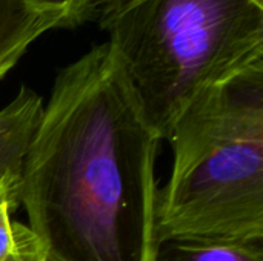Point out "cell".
Instances as JSON below:
<instances>
[{
	"label": "cell",
	"mask_w": 263,
	"mask_h": 261,
	"mask_svg": "<svg viewBox=\"0 0 263 261\" xmlns=\"http://www.w3.org/2000/svg\"><path fill=\"white\" fill-rule=\"evenodd\" d=\"M20 206V174L0 171V261H49L31 228L12 218Z\"/></svg>",
	"instance_id": "8992f818"
},
{
	"label": "cell",
	"mask_w": 263,
	"mask_h": 261,
	"mask_svg": "<svg viewBox=\"0 0 263 261\" xmlns=\"http://www.w3.org/2000/svg\"><path fill=\"white\" fill-rule=\"evenodd\" d=\"M251 2H254V3L259 5V6H263V0H251Z\"/></svg>",
	"instance_id": "30bf717a"
},
{
	"label": "cell",
	"mask_w": 263,
	"mask_h": 261,
	"mask_svg": "<svg viewBox=\"0 0 263 261\" xmlns=\"http://www.w3.org/2000/svg\"><path fill=\"white\" fill-rule=\"evenodd\" d=\"M154 261H263V240L168 238L159 242Z\"/></svg>",
	"instance_id": "52a82bcc"
},
{
	"label": "cell",
	"mask_w": 263,
	"mask_h": 261,
	"mask_svg": "<svg viewBox=\"0 0 263 261\" xmlns=\"http://www.w3.org/2000/svg\"><path fill=\"white\" fill-rule=\"evenodd\" d=\"M59 22L37 11L28 0H0V80L20 62L29 46Z\"/></svg>",
	"instance_id": "5b68a950"
},
{
	"label": "cell",
	"mask_w": 263,
	"mask_h": 261,
	"mask_svg": "<svg viewBox=\"0 0 263 261\" xmlns=\"http://www.w3.org/2000/svg\"><path fill=\"white\" fill-rule=\"evenodd\" d=\"M157 234L263 240V60L199 92L174 122Z\"/></svg>",
	"instance_id": "7a4b0ae2"
},
{
	"label": "cell",
	"mask_w": 263,
	"mask_h": 261,
	"mask_svg": "<svg viewBox=\"0 0 263 261\" xmlns=\"http://www.w3.org/2000/svg\"><path fill=\"white\" fill-rule=\"evenodd\" d=\"M106 0H28L37 11L54 17L59 28H76L96 22Z\"/></svg>",
	"instance_id": "ba28073f"
},
{
	"label": "cell",
	"mask_w": 263,
	"mask_h": 261,
	"mask_svg": "<svg viewBox=\"0 0 263 261\" xmlns=\"http://www.w3.org/2000/svg\"><path fill=\"white\" fill-rule=\"evenodd\" d=\"M134 2H137V0H106L105 5L102 6L99 15H97L96 22L100 23V22L106 20L108 17H111V15H114L116 12L125 9L126 6H129V5L134 3Z\"/></svg>",
	"instance_id": "9c48e42d"
},
{
	"label": "cell",
	"mask_w": 263,
	"mask_h": 261,
	"mask_svg": "<svg viewBox=\"0 0 263 261\" xmlns=\"http://www.w3.org/2000/svg\"><path fill=\"white\" fill-rule=\"evenodd\" d=\"M160 137L108 42L62 68L20 171L49 261H154Z\"/></svg>",
	"instance_id": "6da1fadb"
},
{
	"label": "cell",
	"mask_w": 263,
	"mask_h": 261,
	"mask_svg": "<svg viewBox=\"0 0 263 261\" xmlns=\"http://www.w3.org/2000/svg\"><path fill=\"white\" fill-rule=\"evenodd\" d=\"M99 25L160 140L199 92L263 60L251 0H137Z\"/></svg>",
	"instance_id": "3957f363"
},
{
	"label": "cell",
	"mask_w": 263,
	"mask_h": 261,
	"mask_svg": "<svg viewBox=\"0 0 263 261\" xmlns=\"http://www.w3.org/2000/svg\"><path fill=\"white\" fill-rule=\"evenodd\" d=\"M42 112V97L25 85L0 109V171L20 174Z\"/></svg>",
	"instance_id": "277c9868"
}]
</instances>
